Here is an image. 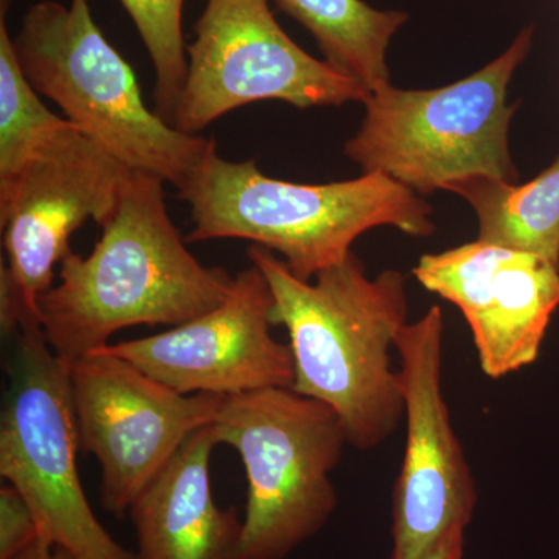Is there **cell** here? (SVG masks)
<instances>
[{
	"label": "cell",
	"mask_w": 559,
	"mask_h": 559,
	"mask_svg": "<svg viewBox=\"0 0 559 559\" xmlns=\"http://www.w3.org/2000/svg\"><path fill=\"white\" fill-rule=\"evenodd\" d=\"M248 257L274 294L275 326L288 330L290 389L336 412L349 447H380L404 419L390 349L409 323L406 277L389 270L370 278L355 252L314 283L296 277L270 249L252 246Z\"/></svg>",
	"instance_id": "1"
},
{
	"label": "cell",
	"mask_w": 559,
	"mask_h": 559,
	"mask_svg": "<svg viewBox=\"0 0 559 559\" xmlns=\"http://www.w3.org/2000/svg\"><path fill=\"white\" fill-rule=\"evenodd\" d=\"M164 180L131 171L87 257L70 252L38 299L40 330L66 364L109 345L117 331L178 326L219 307L235 277L205 266L176 229Z\"/></svg>",
	"instance_id": "2"
},
{
	"label": "cell",
	"mask_w": 559,
	"mask_h": 559,
	"mask_svg": "<svg viewBox=\"0 0 559 559\" xmlns=\"http://www.w3.org/2000/svg\"><path fill=\"white\" fill-rule=\"evenodd\" d=\"M190 205L187 242L238 238L278 252L296 277L311 280L347 259L374 227L430 237L432 207L381 173L344 182L296 183L270 178L255 162L219 156L216 143L178 189Z\"/></svg>",
	"instance_id": "3"
},
{
	"label": "cell",
	"mask_w": 559,
	"mask_h": 559,
	"mask_svg": "<svg viewBox=\"0 0 559 559\" xmlns=\"http://www.w3.org/2000/svg\"><path fill=\"white\" fill-rule=\"evenodd\" d=\"M13 47L33 90L132 171L179 189L215 143L176 130L145 105L134 70L98 28L90 0L35 3Z\"/></svg>",
	"instance_id": "4"
},
{
	"label": "cell",
	"mask_w": 559,
	"mask_h": 559,
	"mask_svg": "<svg viewBox=\"0 0 559 559\" xmlns=\"http://www.w3.org/2000/svg\"><path fill=\"white\" fill-rule=\"evenodd\" d=\"M532 43L533 27L524 28L499 58L450 86L385 84L371 92L345 154L364 173H381L419 194L474 178L516 183L509 128L518 105H507V91Z\"/></svg>",
	"instance_id": "5"
},
{
	"label": "cell",
	"mask_w": 559,
	"mask_h": 559,
	"mask_svg": "<svg viewBox=\"0 0 559 559\" xmlns=\"http://www.w3.org/2000/svg\"><path fill=\"white\" fill-rule=\"evenodd\" d=\"M248 477V503L234 559H286L333 516L331 473L348 444L336 412L293 389L224 396L212 423Z\"/></svg>",
	"instance_id": "6"
},
{
	"label": "cell",
	"mask_w": 559,
	"mask_h": 559,
	"mask_svg": "<svg viewBox=\"0 0 559 559\" xmlns=\"http://www.w3.org/2000/svg\"><path fill=\"white\" fill-rule=\"evenodd\" d=\"M0 417V476L24 496L39 535L75 559H135L103 527L76 468L80 450L68 364L40 326L10 340Z\"/></svg>",
	"instance_id": "7"
},
{
	"label": "cell",
	"mask_w": 559,
	"mask_h": 559,
	"mask_svg": "<svg viewBox=\"0 0 559 559\" xmlns=\"http://www.w3.org/2000/svg\"><path fill=\"white\" fill-rule=\"evenodd\" d=\"M130 168L70 123L33 156L9 190L0 191L7 264L0 270V326L11 340L40 326L38 299L53 286L70 237L94 219L105 226Z\"/></svg>",
	"instance_id": "8"
},
{
	"label": "cell",
	"mask_w": 559,
	"mask_h": 559,
	"mask_svg": "<svg viewBox=\"0 0 559 559\" xmlns=\"http://www.w3.org/2000/svg\"><path fill=\"white\" fill-rule=\"evenodd\" d=\"M194 33L171 123L187 134L249 103L278 100L307 109L369 97L356 81L297 46L267 0H207Z\"/></svg>",
	"instance_id": "9"
},
{
	"label": "cell",
	"mask_w": 559,
	"mask_h": 559,
	"mask_svg": "<svg viewBox=\"0 0 559 559\" xmlns=\"http://www.w3.org/2000/svg\"><path fill=\"white\" fill-rule=\"evenodd\" d=\"M80 450L102 468V506L116 516L191 433L212 425L224 396L182 395L128 360L92 352L68 364Z\"/></svg>",
	"instance_id": "10"
},
{
	"label": "cell",
	"mask_w": 559,
	"mask_h": 559,
	"mask_svg": "<svg viewBox=\"0 0 559 559\" xmlns=\"http://www.w3.org/2000/svg\"><path fill=\"white\" fill-rule=\"evenodd\" d=\"M395 349L406 447L392 492L390 559H425L448 530L468 527L479 492L444 400L440 307L433 305L421 319L406 323Z\"/></svg>",
	"instance_id": "11"
},
{
	"label": "cell",
	"mask_w": 559,
	"mask_h": 559,
	"mask_svg": "<svg viewBox=\"0 0 559 559\" xmlns=\"http://www.w3.org/2000/svg\"><path fill=\"white\" fill-rule=\"evenodd\" d=\"M274 294L255 266L238 272L226 300L215 310L97 352L117 356L182 395L235 396L264 389H290L289 345L272 336Z\"/></svg>",
	"instance_id": "12"
},
{
	"label": "cell",
	"mask_w": 559,
	"mask_h": 559,
	"mask_svg": "<svg viewBox=\"0 0 559 559\" xmlns=\"http://www.w3.org/2000/svg\"><path fill=\"white\" fill-rule=\"evenodd\" d=\"M414 275L465 316L488 378L500 380L538 359L559 307L554 261L476 240L423 255Z\"/></svg>",
	"instance_id": "13"
},
{
	"label": "cell",
	"mask_w": 559,
	"mask_h": 559,
	"mask_svg": "<svg viewBox=\"0 0 559 559\" xmlns=\"http://www.w3.org/2000/svg\"><path fill=\"white\" fill-rule=\"evenodd\" d=\"M218 447L209 425L191 433L165 468L128 510L135 559H234L242 521L235 509L216 506L210 462Z\"/></svg>",
	"instance_id": "14"
},
{
	"label": "cell",
	"mask_w": 559,
	"mask_h": 559,
	"mask_svg": "<svg viewBox=\"0 0 559 559\" xmlns=\"http://www.w3.org/2000/svg\"><path fill=\"white\" fill-rule=\"evenodd\" d=\"M280 10L300 22L318 40L331 68L369 94L390 84V39L407 22L399 10H377L362 0H275Z\"/></svg>",
	"instance_id": "15"
},
{
	"label": "cell",
	"mask_w": 559,
	"mask_h": 559,
	"mask_svg": "<svg viewBox=\"0 0 559 559\" xmlns=\"http://www.w3.org/2000/svg\"><path fill=\"white\" fill-rule=\"evenodd\" d=\"M448 191L476 212L477 240L536 253L559 266V154L547 170L522 186L474 178Z\"/></svg>",
	"instance_id": "16"
},
{
	"label": "cell",
	"mask_w": 559,
	"mask_h": 559,
	"mask_svg": "<svg viewBox=\"0 0 559 559\" xmlns=\"http://www.w3.org/2000/svg\"><path fill=\"white\" fill-rule=\"evenodd\" d=\"M0 20V191L9 190L25 165L47 142L69 127L66 117L51 112L22 72L13 36Z\"/></svg>",
	"instance_id": "17"
},
{
	"label": "cell",
	"mask_w": 559,
	"mask_h": 559,
	"mask_svg": "<svg viewBox=\"0 0 559 559\" xmlns=\"http://www.w3.org/2000/svg\"><path fill=\"white\" fill-rule=\"evenodd\" d=\"M148 50L156 72V112L173 123L189 73L182 33L183 0H120Z\"/></svg>",
	"instance_id": "18"
},
{
	"label": "cell",
	"mask_w": 559,
	"mask_h": 559,
	"mask_svg": "<svg viewBox=\"0 0 559 559\" xmlns=\"http://www.w3.org/2000/svg\"><path fill=\"white\" fill-rule=\"evenodd\" d=\"M39 536L32 507L13 485L0 488V559H16Z\"/></svg>",
	"instance_id": "19"
},
{
	"label": "cell",
	"mask_w": 559,
	"mask_h": 559,
	"mask_svg": "<svg viewBox=\"0 0 559 559\" xmlns=\"http://www.w3.org/2000/svg\"><path fill=\"white\" fill-rule=\"evenodd\" d=\"M465 530L462 525H455L448 530L447 535L433 547L425 559H463L465 554Z\"/></svg>",
	"instance_id": "20"
},
{
	"label": "cell",
	"mask_w": 559,
	"mask_h": 559,
	"mask_svg": "<svg viewBox=\"0 0 559 559\" xmlns=\"http://www.w3.org/2000/svg\"><path fill=\"white\" fill-rule=\"evenodd\" d=\"M16 559H75L68 550L51 543L50 539L38 536L33 540L32 546L22 551Z\"/></svg>",
	"instance_id": "21"
}]
</instances>
